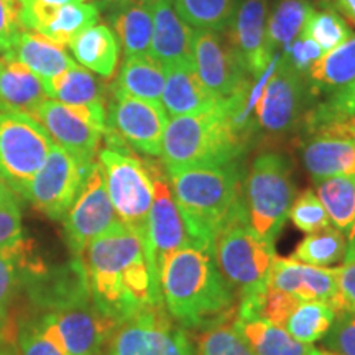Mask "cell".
I'll list each match as a JSON object with an SVG mask.
<instances>
[{
	"instance_id": "1",
	"label": "cell",
	"mask_w": 355,
	"mask_h": 355,
	"mask_svg": "<svg viewBox=\"0 0 355 355\" xmlns=\"http://www.w3.org/2000/svg\"><path fill=\"white\" fill-rule=\"evenodd\" d=\"M81 260L92 303L119 326L163 306L159 279L150 266L144 239L121 220L89 243Z\"/></svg>"
},
{
	"instance_id": "29",
	"label": "cell",
	"mask_w": 355,
	"mask_h": 355,
	"mask_svg": "<svg viewBox=\"0 0 355 355\" xmlns=\"http://www.w3.org/2000/svg\"><path fill=\"white\" fill-rule=\"evenodd\" d=\"M165 81V66L155 61L152 56H130L125 58L110 89L137 99L162 104Z\"/></svg>"
},
{
	"instance_id": "38",
	"label": "cell",
	"mask_w": 355,
	"mask_h": 355,
	"mask_svg": "<svg viewBox=\"0 0 355 355\" xmlns=\"http://www.w3.org/2000/svg\"><path fill=\"white\" fill-rule=\"evenodd\" d=\"M345 247H347V241H345L344 232L331 225L319 232L306 235L296 247L293 259L308 265L329 268L331 265L344 260Z\"/></svg>"
},
{
	"instance_id": "23",
	"label": "cell",
	"mask_w": 355,
	"mask_h": 355,
	"mask_svg": "<svg viewBox=\"0 0 355 355\" xmlns=\"http://www.w3.org/2000/svg\"><path fill=\"white\" fill-rule=\"evenodd\" d=\"M3 58L24 64L42 81L60 76L64 71L76 66L64 46L30 30H21L15 44Z\"/></svg>"
},
{
	"instance_id": "46",
	"label": "cell",
	"mask_w": 355,
	"mask_h": 355,
	"mask_svg": "<svg viewBox=\"0 0 355 355\" xmlns=\"http://www.w3.org/2000/svg\"><path fill=\"white\" fill-rule=\"evenodd\" d=\"M19 21V2L0 0V56L7 55L21 32Z\"/></svg>"
},
{
	"instance_id": "19",
	"label": "cell",
	"mask_w": 355,
	"mask_h": 355,
	"mask_svg": "<svg viewBox=\"0 0 355 355\" xmlns=\"http://www.w3.org/2000/svg\"><path fill=\"white\" fill-rule=\"evenodd\" d=\"M266 21L268 0H237L227 40L252 79L260 76L272 61L266 51Z\"/></svg>"
},
{
	"instance_id": "18",
	"label": "cell",
	"mask_w": 355,
	"mask_h": 355,
	"mask_svg": "<svg viewBox=\"0 0 355 355\" xmlns=\"http://www.w3.org/2000/svg\"><path fill=\"white\" fill-rule=\"evenodd\" d=\"M99 3H68L46 6L35 0L19 2V21L21 28L37 32L61 46L69 43L99 21Z\"/></svg>"
},
{
	"instance_id": "41",
	"label": "cell",
	"mask_w": 355,
	"mask_h": 355,
	"mask_svg": "<svg viewBox=\"0 0 355 355\" xmlns=\"http://www.w3.org/2000/svg\"><path fill=\"white\" fill-rule=\"evenodd\" d=\"M198 355H255L232 324L220 322L207 327L199 339Z\"/></svg>"
},
{
	"instance_id": "2",
	"label": "cell",
	"mask_w": 355,
	"mask_h": 355,
	"mask_svg": "<svg viewBox=\"0 0 355 355\" xmlns=\"http://www.w3.org/2000/svg\"><path fill=\"white\" fill-rule=\"evenodd\" d=\"M163 304L181 327H212L234 316L235 293L216 263L214 250L191 242L159 266Z\"/></svg>"
},
{
	"instance_id": "24",
	"label": "cell",
	"mask_w": 355,
	"mask_h": 355,
	"mask_svg": "<svg viewBox=\"0 0 355 355\" xmlns=\"http://www.w3.org/2000/svg\"><path fill=\"white\" fill-rule=\"evenodd\" d=\"M110 28L125 58L148 55L153 32L152 2L105 3Z\"/></svg>"
},
{
	"instance_id": "42",
	"label": "cell",
	"mask_w": 355,
	"mask_h": 355,
	"mask_svg": "<svg viewBox=\"0 0 355 355\" xmlns=\"http://www.w3.org/2000/svg\"><path fill=\"white\" fill-rule=\"evenodd\" d=\"M332 117H355V79L308 110L301 123L309 127Z\"/></svg>"
},
{
	"instance_id": "44",
	"label": "cell",
	"mask_w": 355,
	"mask_h": 355,
	"mask_svg": "<svg viewBox=\"0 0 355 355\" xmlns=\"http://www.w3.org/2000/svg\"><path fill=\"white\" fill-rule=\"evenodd\" d=\"M324 349L339 355H355V316L339 313L331 331L324 337Z\"/></svg>"
},
{
	"instance_id": "50",
	"label": "cell",
	"mask_w": 355,
	"mask_h": 355,
	"mask_svg": "<svg viewBox=\"0 0 355 355\" xmlns=\"http://www.w3.org/2000/svg\"><path fill=\"white\" fill-rule=\"evenodd\" d=\"M10 339V321H8L7 309H0V349Z\"/></svg>"
},
{
	"instance_id": "53",
	"label": "cell",
	"mask_w": 355,
	"mask_h": 355,
	"mask_svg": "<svg viewBox=\"0 0 355 355\" xmlns=\"http://www.w3.org/2000/svg\"><path fill=\"white\" fill-rule=\"evenodd\" d=\"M13 196H15V193H13V191L8 188L6 183H3L2 178H0V202L7 201V199H10Z\"/></svg>"
},
{
	"instance_id": "17",
	"label": "cell",
	"mask_w": 355,
	"mask_h": 355,
	"mask_svg": "<svg viewBox=\"0 0 355 355\" xmlns=\"http://www.w3.org/2000/svg\"><path fill=\"white\" fill-rule=\"evenodd\" d=\"M66 355H99L112 339L119 324L102 314L92 300L46 311Z\"/></svg>"
},
{
	"instance_id": "32",
	"label": "cell",
	"mask_w": 355,
	"mask_h": 355,
	"mask_svg": "<svg viewBox=\"0 0 355 355\" xmlns=\"http://www.w3.org/2000/svg\"><path fill=\"white\" fill-rule=\"evenodd\" d=\"M314 10L313 0H277L266 21V51L270 58L282 53L293 40L298 38Z\"/></svg>"
},
{
	"instance_id": "20",
	"label": "cell",
	"mask_w": 355,
	"mask_h": 355,
	"mask_svg": "<svg viewBox=\"0 0 355 355\" xmlns=\"http://www.w3.org/2000/svg\"><path fill=\"white\" fill-rule=\"evenodd\" d=\"M270 288L286 291L301 301L327 304L337 314L344 313L343 298L336 279V268H324L291 259H278L270 273Z\"/></svg>"
},
{
	"instance_id": "56",
	"label": "cell",
	"mask_w": 355,
	"mask_h": 355,
	"mask_svg": "<svg viewBox=\"0 0 355 355\" xmlns=\"http://www.w3.org/2000/svg\"><path fill=\"white\" fill-rule=\"evenodd\" d=\"M0 355H12V354H10V352H7V350L0 349Z\"/></svg>"
},
{
	"instance_id": "7",
	"label": "cell",
	"mask_w": 355,
	"mask_h": 355,
	"mask_svg": "<svg viewBox=\"0 0 355 355\" xmlns=\"http://www.w3.org/2000/svg\"><path fill=\"white\" fill-rule=\"evenodd\" d=\"M96 157L119 220L145 242L146 219L153 202V175L148 159L110 146L101 148Z\"/></svg>"
},
{
	"instance_id": "4",
	"label": "cell",
	"mask_w": 355,
	"mask_h": 355,
	"mask_svg": "<svg viewBox=\"0 0 355 355\" xmlns=\"http://www.w3.org/2000/svg\"><path fill=\"white\" fill-rule=\"evenodd\" d=\"M248 145L234 130L222 99L206 112L170 117L162 139L166 173L194 166H220L242 159Z\"/></svg>"
},
{
	"instance_id": "21",
	"label": "cell",
	"mask_w": 355,
	"mask_h": 355,
	"mask_svg": "<svg viewBox=\"0 0 355 355\" xmlns=\"http://www.w3.org/2000/svg\"><path fill=\"white\" fill-rule=\"evenodd\" d=\"M153 32L148 55L165 68L191 63L194 30L178 15L173 0H152Z\"/></svg>"
},
{
	"instance_id": "37",
	"label": "cell",
	"mask_w": 355,
	"mask_h": 355,
	"mask_svg": "<svg viewBox=\"0 0 355 355\" xmlns=\"http://www.w3.org/2000/svg\"><path fill=\"white\" fill-rule=\"evenodd\" d=\"M318 2H321V6L318 3L319 7H314V10L311 12L301 35L313 40L326 55L352 37L354 32L344 17L331 6L329 0H318Z\"/></svg>"
},
{
	"instance_id": "35",
	"label": "cell",
	"mask_w": 355,
	"mask_h": 355,
	"mask_svg": "<svg viewBox=\"0 0 355 355\" xmlns=\"http://www.w3.org/2000/svg\"><path fill=\"white\" fill-rule=\"evenodd\" d=\"M337 313L318 301H300L286 319L285 329L298 343L313 345L326 337L336 321Z\"/></svg>"
},
{
	"instance_id": "55",
	"label": "cell",
	"mask_w": 355,
	"mask_h": 355,
	"mask_svg": "<svg viewBox=\"0 0 355 355\" xmlns=\"http://www.w3.org/2000/svg\"><path fill=\"white\" fill-rule=\"evenodd\" d=\"M104 3H117V2H152V0H102Z\"/></svg>"
},
{
	"instance_id": "45",
	"label": "cell",
	"mask_w": 355,
	"mask_h": 355,
	"mask_svg": "<svg viewBox=\"0 0 355 355\" xmlns=\"http://www.w3.org/2000/svg\"><path fill=\"white\" fill-rule=\"evenodd\" d=\"M279 55L291 68H295L303 76H308L309 69L321 60L324 53L313 40L304 37V35H300Z\"/></svg>"
},
{
	"instance_id": "39",
	"label": "cell",
	"mask_w": 355,
	"mask_h": 355,
	"mask_svg": "<svg viewBox=\"0 0 355 355\" xmlns=\"http://www.w3.org/2000/svg\"><path fill=\"white\" fill-rule=\"evenodd\" d=\"M20 355H66L58 332L46 314L25 322L19 329Z\"/></svg>"
},
{
	"instance_id": "26",
	"label": "cell",
	"mask_w": 355,
	"mask_h": 355,
	"mask_svg": "<svg viewBox=\"0 0 355 355\" xmlns=\"http://www.w3.org/2000/svg\"><path fill=\"white\" fill-rule=\"evenodd\" d=\"M44 99L42 79L24 64L0 56V112L32 114Z\"/></svg>"
},
{
	"instance_id": "6",
	"label": "cell",
	"mask_w": 355,
	"mask_h": 355,
	"mask_svg": "<svg viewBox=\"0 0 355 355\" xmlns=\"http://www.w3.org/2000/svg\"><path fill=\"white\" fill-rule=\"evenodd\" d=\"M214 257L224 278L239 291L241 298H245L268 288L277 252L275 243L261 239L243 217L217 235Z\"/></svg>"
},
{
	"instance_id": "51",
	"label": "cell",
	"mask_w": 355,
	"mask_h": 355,
	"mask_svg": "<svg viewBox=\"0 0 355 355\" xmlns=\"http://www.w3.org/2000/svg\"><path fill=\"white\" fill-rule=\"evenodd\" d=\"M349 239H347V247H345V255H344V263H350L355 260V219L352 227L349 230Z\"/></svg>"
},
{
	"instance_id": "34",
	"label": "cell",
	"mask_w": 355,
	"mask_h": 355,
	"mask_svg": "<svg viewBox=\"0 0 355 355\" xmlns=\"http://www.w3.org/2000/svg\"><path fill=\"white\" fill-rule=\"evenodd\" d=\"M314 183L332 227L349 234L355 219V175L324 178Z\"/></svg>"
},
{
	"instance_id": "8",
	"label": "cell",
	"mask_w": 355,
	"mask_h": 355,
	"mask_svg": "<svg viewBox=\"0 0 355 355\" xmlns=\"http://www.w3.org/2000/svg\"><path fill=\"white\" fill-rule=\"evenodd\" d=\"M55 141L42 123L25 112H0V178L24 196L44 165Z\"/></svg>"
},
{
	"instance_id": "43",
	"label": "cell",
	"mask_w": 355,
	"mask_h": 355,
	"mask_svg": "<svg viewBox=\"0 0 355 355\" xmlns=\"http://www.w3.org/2000/svg\"><path fill=\"white\" fill-rule=\"evenodd\" d=\"M24 242L21 209L17 198L13 196L0 202V250L13 248Z\"/></svg>"
},
{
	"instance_id": "36",
	"label": "cell",
	"mask_w": 355,
	"mask_h": 355,
	"mask_svg": "<svg viewBox=\"0 0 355 355\" xmlns=\"http://www.w3.org/2000/svg\"><path fill=\"white\" fill-rule=\"evenodd\" d=\"M180 19L196 30L227 32L237 0H173Z\"/></svg>"
},
{
	"instance_id": "16",
	"label": "cell",
	"mask_w": 355,
	"mask_h": 355,
	"mask_svg": "<svg viewBox=\"0 0 355 355\" xmlns=\"http://www.w3.org/2000/svg\"><path fill=\"white\" fill-rule=\"evenodd\" d=\"M191 63L201 83L217 99H229L252 84L224 33L194 30Z\"/></svg>"
},
{
	"instance_id": "5",
	"label": "cell",
	"mask_w": 355,
	"mask_h": 355,
	"mask_svg": "<svg viewBox=\"0 0 355 355\" xmlns=\"http://www.w3.org/2000/svg\"><path fill=\"white\" fill-rule=\"evenodd\" d=\"M295 198L290 158L278 152L260 153L243 180L248 225L266 242L275 243L285 227Z\"/></svg>"
},
{
	"instance_id": "30",
	"label": "cell",
	"mask_w": 355,
	"mask_h": 355,
	"mask_svg": "<svg viewBox=\"0 0 355 355\" xmlns=\"http://www.w3.org/2000/svg\"><path fill=\"white\" fill-rule=\"evenodd\" d=\"M42 83L46 97H51L53 101L68 105L107 107V89L91 71L79 64Z\"/></svg>"
},
{
	"instance_id": "3",
	"label": "cell",
	"mask_w": 355,
	"mask_h": 355,
	"mask_svg": "<svg viewBox=\"0 0 355 355\" xmlns=\"http://www.w3.org/2000/svg\"><path fill=\"white\" fill-rule=\"evenodd\" d=\"M166 176L193 242L214 250L217 235L247 217L241 159L220 166L183 168Z\"/></svg>"
},
{
	"instance_id": "49",
	"label": "cell",
	"mask_w": 355,
	"mask_h": 355,
	"mask_svg": "<svg viewBox=\"0 0 355 355\" xmlns=\"http://www.w3.org/2000/svg\"><path fill=\"white\" fill-rule=\"evenodd\" d=\"M329 2L344 17L345 21L355 25V0H329Z\"/></svg>"
},
{
	"instance_id": "15",
	"label": "cell",
	"mask_w": 355,
	"mask_h": 355,
	"mask_svg": "<svg viewBox=\"0 0 355 355\" xmlns=\"http://www.w3.org/2000/svg\"><path fill=\"white\" fill-rule=\"evenodd\" d=\"M153 175V202L146 219L145 250L150 266L159 279V266L173 252L193 242L184 219L173 196L166 173L157 163L148 162Z\"/></svg>"
},
{
	"instance_id": "27",
	"label": "cell",
	"mask_w": 355,
	"mask_h": 355,
	"mask_svg": "<svg viewBox=\"0 0 355 355\" xmlns=\"http://www.w3.org/2000/svg\"><path fill=\"white\" fill-rule=\"evenodd\" d=\"M69 48L83 68L99 74L104 79L115 74L121 56V44L109 25L96 24L89 26L69 43Z\"/></svg>"
},
{
	"instance_id": "25",
	"label": "cell",
	"mask_w": 355,
	"mask_h": 355,
	"mask_svg": "<svg viewBox=\"0 0 355 355\" xmlns=\"http://www.w3.org/2000/svg\"><path fill=\"white\" fill-rule=\"evenodd\" d=\"M304 168L316 180L355 175V140L309 137L301 150Z\"/></svg>"
},
{
	"instance_id": "52",
	"label": "cell",
	"mask_w": 355,
	"mask_h": 355,
	"mask_svg": "<svg viewBox=\"0 0 355 355\" xmlns=\"http://www.w3.org/2000/svg\"><path fill=\"white\" fill-rule=\"evenodd\" d=\"M17 2H21V0H17ZM35 2L46 3V6H68V3H84L87 0H35Z\"/></svg>"
},
{
	"instance_id": "28",
	"label": "cell",
	"mask_w": 355,
	"mask_h": 355,
	"mask_svg": "<svg viewBox=\"0 0 355 355\" xmlns=\"http://www.w3.org/2000/svg\"><path fill=\"white\" fill-rule=\"evenodd\" d=\"M232 327L255 355H309L313 345L298 343L283 327L250 314H234Z\"/></svg>"
},
{
	"instance_id": "13",
	"label": "cell",
	"mask_w": 355,
	"mask_h": 355,
	"mask_svg": "<svg viewBox=\"0 0 355 355\" xmlns=\"http://www.w3.org/2000/svg\"><path fill=\"white\" fill-rule=\"evenodd\" d=\"M107 355H194V347L184 327L173 321L163 306H157L121 324Z\"/></svg>"
},
{
	"instance_id": "47",
	"label": "cell",
	"mask_w": 355,
	"mask_h": 355,
	"mask_svg": "<svg viewBox=\"0 0 355 355\" xmlns=\"http://www.w3.org/2000/svg\"><path fill=\"white\" fill-rule=\"evenodd\" d=\"M303 128L306 139H309V137H332V139L355 140V117H332Z\"/></svg>"
},
{
	"instance_id": "10",
	"label": "cell",
	"mask_w": 355,
	"mask_h": 355,
	"mask_svg": "<svg viewBox=\"0 0 355 355\" xmlns=\"http://www.w3.org/2000/svg\"><path fill=\"white\" fill-rule=\"evenodd\" d=\"M109 94L105 144L125 145L132 152L159 158L163 132L168 122L163 105L125 96L114 89H109Z\"/></svg>"
},
{
	"instance_id": "31",
	"label": "cell",
	"mask_w": 355,
	"mask_h": 355,
	"mask_svg": "<svg viewBox=\"0 0 355 355\" xmlns=\"http://www.w3.org/2000/svg\"><path fill=\"white\" fill-rule=\"evenodd\" d=\"M355 79V35L326 53L309 69L306 81L311 96H329Z\"/></svg>"
},
{
	"instance_id": "11",
	"label": "cell",
	"mask_w": 355,
	"mask_h": 355,
	"mask_svg": "<svg viewBox=\"0 0 355 355\" xmlns=\"http://www.w3.org/2000/svg\"><path fill=\"white\" fill-rule=\"evenodd\" d=\"M311 97L306 76L291 68L277 53L273 71L255 102L257 128L272 135L291 132L303 122Z\"/></svg>"
},
{
	"instance_id": "48",
	"label": "cell",
	"mask_w": 355,
	"mask_h": 355,
	"mask_svg": "<svg viewBox=\"0 0 355 355\" xmlns=\"http://www.w3.org/2000/svg\"><path fill=\"white\" fill-rule=\"evenodd\" d=\"M336 279L344 311L355 316V260L336 268Z\"/></svg>"
},
{
	"instance_id": "12",
	"label": "cell",
	"mask_w": 355,
	"mask_h": 355,
	"mask_svg": "<svg viewBox=\"0 0 355 355\" xmlns=\"http://www.w3.org/2000/svg\"><path fill=\"white\" fill-rule=\"evenodd\" d=\"M92 163H83L64 148L53 145L44 165L30 181L24 198L53 220H63L81 193Z\"/></svg>"
},
{
	"instance_id": "33",
	"label": "cell",
	"mask_w": 355,
	"mask_h": 355,
	"mask_svg": "<svg viewBox=\"0 0 355 355\" xmlns=\"http://www.w3.org/2000/svg\"><path fill=\"white\" fill-rule=\"evenodd\" d=\"M42 270L44 265L26 241L13 248L0 250V309H7L17 293Z\"/></svg>"
},
{
	"instance_id": "22",
	"label": "cell",
	"mask_w": 355,
	"mask_h": 355,
	"mask_svg": "<svg viewBox=\"0 0 355 355\" xmlns=\"http://www.w3.org/2000/svg\"><path fill=\"white\" fill-rule=\"evenodd\" d=\"M165 69L166 81L163 87L162 105L168 117L206 112L222 101L201 83L193 63L170 66Z\"/></svg>"
},
{
	"instance_id": "54",
	"label": "cell",
	"mask_w": 355,
	"mask_h": 355,
	"mask_svg": "<svg viewBox=\"0 0 355 355\" xmlns=\"http://www.w3.org/2000/svg\"><path fill=\"white\" fill-rule=\"evenodd\" d=\"M309 355H339L336 352H331V350H326V349H311Z\"/></svg>"
},
{
	"instance_id": "14",
	"label": "cell",
	"mask_w": 355,
	"mask_h": 355,
	"mask_svg": "<svg viewBox=\"0 0 355 355\" xmlns=\"http://www.w3.org/2000/svg\"><path fill=\"white\" fill-rule=\"evenodd\" d=\"M99 163H92L84 186L71 209L63 217L64 239L74 259H81L86 247L117 224Z\"/></svg>"
},
{
	"instance_id": "40",
	"label": "cell",
	"mask_w": 355,
	"mask_h": 355,
	"mask_svg": "<svg viewBox=\"0 0 355 355\" xmlns=\"http://www.w3.org/2000/svg\"><path fill=\"white\" fill-rule=\"evenodd\" d=\"M288 219L293 222L296 229L304 234H314L331 227L329 216L324 209L321 199L318 198L316 191L313 189H306L295 198Z\"/></svg>"
},
{
	"instance_id": "9",
	"label": "cell",
	"mask_w": 355,
	"mask_h": 355,
	"mask_svg": "<svg viewBox=\"0 0 355 355\" xmlns=\"http://www.w3.org/2000/svg\"><path fill=\"white\" fill-rule=\"evenodd\" d=\"M53 141L83 163H94L107 128V107L68 105L44 99L32 114Z\"/></svg>"
}]
</instances>
